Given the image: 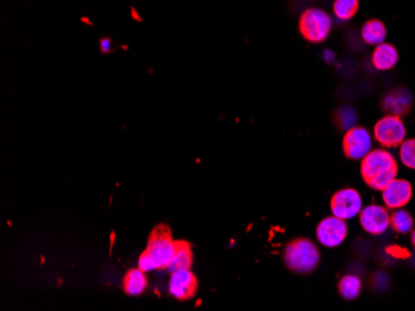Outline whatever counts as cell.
<instances>
[{"mask_svg": "<svg viewBox=\"0 0 415 311\" xmlns=\"http://www.w3.org/2000/svg\"><path fill=\"white\" fill-rule=\"evenodd\" d=\"M398 174V164L388 150H371L361 162V175L365 184L376 191H383Z\"/></svg>", "mask_w": 415, "mask_h": 311, "instance_id": "cell-1", "label": "cell"}, {"mask_svg": "<svg viewBox=\"0 0 415 311\" xmlns=\"http://www.w3.org/2000/svg\"><path fill=\"white\" fill-rule=\"evenodd\" d=\"M283 261L294 273H311L318 267L320 252L312 241L307 238H296L283 249Z\"/></svg>", "mask_w": 415, "mask_h": 311, "instance_id": "cell-2", "label": "cell"}, {"mask_svg": "<svg viewBox=\"0 0 415 311\" xmlns=\"http://www.w3.org/2000/svg\"><path fill=\"white\" fill-rule=\"evenodd\" d=\"M176 250V241L172 237L170 226L161 224L152 230L145 253L150 255L156 269H167Z\"/></svg>", "mask_w": 415, "mask_h": 311, "instance_id": "cell-3", "label": "cell"}, {"mask_svg": "<svg viewBox=\"0 0 415 311\" xmlns=\"http://www.w3.org/2000/svg\"><path fill=\"white\" fill-rule=\"evenodd\" d=\"M332 29V20L321 9H307L298 20V30L308 43L321 44L328 38Z\"/></svg>", "mask_w": 415, "mask_h": 311, "instance_id": "cell-4", "label": "cell"}, {"mask_svg": "<svg viewBox=\"0 0 415 311\" xmlns=\"http://www.w3.org/2000/svg\"><path fill=\"white\" fill-rule=\"evenodd\" d=\"M407 129L402 118L387 114L374 125V138L384 148H396L405 140Z\"/></svg>", "mask_w": 415, "mask_h": 311, "instance_id": "cell-5", "label": "cell"}, {"mask_svg": "<svg viewBox=\"0 0 415 311\" xmlns=\"http://www.w3.org/2000/svg\"><path fill=\"white\" fill-rule=\"evenodd\" d=\"M362 197L354 189H341L331 199V212L341 219H352L362 210Z\"/></svg>", "mask_w": 415, "mask_h": 311, "instance_id": "cell-6", "label": "cell"}, {"mask_svg": "<svg viewBox=\"0 0 415 311\" xmlns=\"http://www.w3.org/2000/svg\"><path fill=\"white\" fill-rule=\"evenodd\" d=\"M347 235H348V228H347L346 221L336 217L334 215L323 218L316 228L317 241L321 243L323 247L327 248L338 247L340 244L345 242Z\"/></svg>", "mask_w": 415, "mask_h": 311, "instance_id": "cell-7", "label": "cell"}, {"mask_svg": "<svg viewBox=\"0 0 415 311\" xmlns=\"http://www.w3.org/2000/svg\"><path fill=\"white\" fill-rule=\"evenodd\" d=\"M343 153L351 160H362L372 150V137L363 127H353L343 137Z\"/></svg>", "mask_w": 415, "mask_h": 311, "instance_id": "cell-8", "label": "cell"}, {"mask_svg": "<svg viewBox=\"0 0 415 311\" xmlns=\"http://www.w3.org/2000/svg\"><path fill=\"white\" fill-rule=\"evenodd\" d=\"M359 224L370 235H383L384 232L389 228V212L385 210L383 206H367L359 212Z\"/></svg>", "mask_w": 415, "mask_h": 311, "instance_id": "cell-9", "label": "cell"}, {"mask_svg": "<svg viewBox=\"0 0 415 311\" xmlns=\"http://www.w3.org/2000/svg\"><path fill=\"white\" fill-rule=\"evenodd\" d=\"M168 292L173 298L181 301L194 298L198 292V279L190 269H181L170 275Z\"/></svg>", "mask_w": 415, "mask_h": 311, "instance_id": "cell-10", "label": "cell"}, {"mask_svg": "<svg viewBox=\"0 0 415 311\" xmlns=\"http://www.w3.org/2000/svg\"><path fill=\"white\" fill-rule=\"evenodd\" d=\"M412 195H413V189L410 182L396 178L394 180L390 181L382 191L384 205L392 210H398L408 205L409 201L412 200Z\"/></svg>", "mask_w": 415, "mask_h": 311, "instance_id": "cell-11", "label": "cell"}, {"mask_svg": "<svg viewBox=\"0 0 415 311\" xmlns=\"http://www.w3.org/2000/svg\"><path fill=\"white\" fill-rule=\"evenodd\" d=\"M413 106V97L405 88H396L385 94L382 100L384 112L398 117L408 114Z\"/></svg>", "mask_w": 415, "mask_h": 311, "instance_id": "cell-12", "label": "cell"}, {"mask_svg": "<svg viewBox=\"0 0 415 311\" xmlns=\"http://www.w3.org/2000/svg\"><path fill=\"white\" fill-rule=\"evenodd\" d=\"M398 51L393 45L382 43L377 45L372 54V65L379 71L393 69L398 63Z\"/></svg>", "mask_w": 415, "mask_h": 311, "instance_id": "cell-13", "label": "cell"}, {"mask_svg": "<svg viewBox=\"0 0 415 311\" xmlns=\"http://www.w3.org/2000/svg\"><path fill=\"white\" fill-rule=\"evenodd\" d=\"M145 273V272L139 268H133L125 274L123 280H122V289L127 295L139 297L145 292L147 284H148Z\"/></svg>", "mask_w": 415, "mask_h": 311, "instance_id": "cell-14", "label": "cell"}, {"mask_svg": "<svg viewBox=\"0 0 415 311\" xmlns=\"http://www.w3.org/2000/svg\"><path fill=\"white\" fill-rule=\"evenodd\" d=\"M192 266H193L192 246L187 241H176L174 255L167 269L170 270V273H173L181 269H190Z\"/></svg>", "mask_w": 415, "mask_h": 311, "instance_id": "cell-15", "label": "cell"}, {"mask_svg": "<svg viewBox=\"0 0 415 311\" xmlns=\"http://www.w3.org/2000/svg\"><path fill=\"white\" fill-rule=\"evenodd\" d=\"M361 36L365 44L377 46L387 38V28L381 20H368L361 29Z\"/></svg>", "mask_w": 415, "mask_h": 311, "instance_id": "cell-16", "label": "cell"}, {"mask_svg": "<svg viewBox=\"0 0 415 311\" xmlns=\"http://www.w3.org/2000/svg\"><path fill=\"white\" fill-rule=\"evenodd\" d=\"M362 290V283L356 275H345L338 283V292L345 300H354L359 297Z\"/></svg>", "mask_w": 415, "mask_h": 311, "instance_id": "cell-17", "label": "cell"}, {"mask_svg": "<svg viewBox=\"0 0 415 311\" xmlns=\"http://www.w3.org/2000/svg\"><path fill=\"white\" fill-rule=\"evenodd\" d=\"M390 226L392 228L396 230V233H409L413 230L414 227V221L413 217L410 216V213L405 210H396L393 212V215L390 216Z\"/></svg>", "mask_w": 415, "mask_h": 311, "instance_id": "cell-18", "label": "cell"}, {"mask_svg": "<svg viewBox=\"0 0 415 311\" xmlns=\"http://www.w3.org/2000/svg\"><path fill=\"white\" fill-rule=\"evenodd\" d=\"M359 9L358 0H336L334 13L340 20L352 19Z\"/></svg>", "mask_w": 415, "mask_h": 311, "instance_id": "cell-19", "label": "cell"}, {"mask_svg": "<svg viewBox=\"0 0 415 311\" xmlns=\"http://www.w3.org/2000/svg\"><path fill=\"white\" fill-rule=\"evenodd\" d=\"M336 123L340 127L341 129H351L357 122V113L351 107H342L334 116Z\"/></svg>", "mask_w": 415, "mask_h": 311, "instance_id": "cell-20", "label": "cell"}, {"mask_svg": "<svg viewBox=\"0 0 415 311\" xmlns=\"http://www.w3.org/2000/svg\"><path fill=\"white\" fill-rule=\"evenodd\" d=\"M401 162L409 169L415 170V139L404 140L399 148Z\"/></svg>", "mask_w": 415, "mask_h": 311, "instance_id": "cell-21", "label": "cell"}, {"mask_svg": "<svg viewBox=\"0 0 415 311\" xmlns=\"http://www.w3.org/2000/svg\"><path fill=\"white\" fill-rule=\"evenodd\" d=\"M139 269H142L143 272H151V270H154V269H156V268H154V264H153V261H152L151 258H150V255H147L145 252H143L142 255H139Z\"/></svg>", "mask_w": 415, "mask_h": 311, "instance_id": "cell-22", "label": "cell"}, {"mask_svg": "<svg viewBox=\"0 0 415 311\" xmlns=\"http://www.w3.org/2000/svg\"><path fill=\"white\" fill-rule=\"evenodd\" d=\"M108 46H110V40H102V50H103V52H108Z\"/></svg>", "mask_w": 415, "mask_h": 311, "instance_id": "cell-23", "label": "cell"}, {"mask_svg": "<svg viewBox=\"0 0 415 311\" xmlns=\"http://www.w3.org/2000/svg\"><path fill=\"white\" fill-rule=\"evenodd\" d=\"M412 243L415 247V230H412Z\"/></svg>", "mask_w": 415, "mask_h": 311, "instance_id": "cell-24", "label": "cell"}]
</instances>
